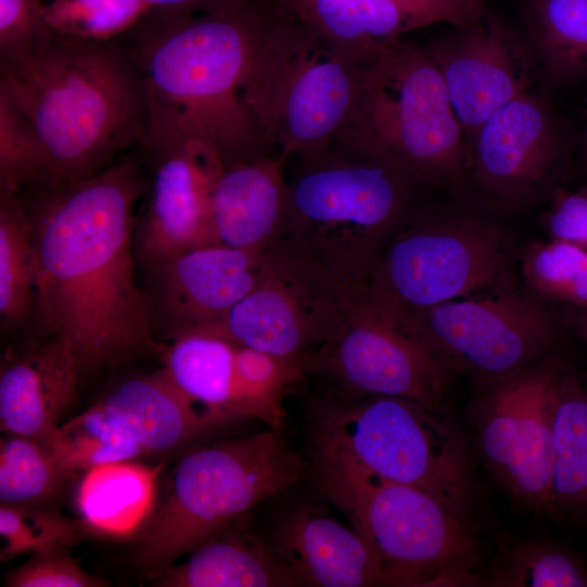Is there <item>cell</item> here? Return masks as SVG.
Listing matches in <instances>:
<instances>
[{"label":"cell","mask_w":587,"mask_h":587,"mask_svg":"<svg viewBox=\"0 0 587 587\" xmlns=\"http://www.w3.org/2000/svg\"><path fill=\"white\" fill-rule=\"evenodd\" d=\"M147 188L124 158L25 201L35 251V312L82 374L159 353L148 295L136 284L134 210Z\"/></svg>","instance_id":"obj_1"},{"label":"cell","mask_w":587,"mask_h":587,"mask_svg":"<svg viewBox=\"0 0 587 587\" xmlns=\"http://www.w3.org/2000/svg\"><path fill=\"white\" fill-rule=\"evenodd\" d=\"M0 93L29 121L46 159L42 188L92 176L140 143L148 125L142 77L126 47L46 30L1 62Z\"/></svg>","instance_id":"obj_2"},{"label":"cell","mask_w":587,"mask_h":587,"mask_svg":"<svg viewBox=\"0 0 587 587\" xmlns=\"http://www.w3.org/2000/svg\"><path fill=\"white\" fill-rule=\"evenodd\" d=\"M126 47L142 77L149 114L210 139L225 165L270 153L243 92L268 16L248 0L200 12H162Z\"/></svg>","instance_id":"obj_3"},{"label":"cell","mask_w":587,"mask_h":587,"mask_svg":"<svg viewBox=\"0 0 587 587\" xmlns=\"http://www.w3.org/2000/svg\"><path fill=\"white\" fill-rule=\"evenodd\" d=\"M296 160L279 240L358 296L394 235L415 213L426 185L345 133L321 152Z\"/></svg>","instance_id":"obj_4"},{"label":"cell","mask_w":587,"mask_h":587,"mask_svg":"<svg viewBox=\"0 0 587 587\" xmlns=\"http://www.w3.org/2000/svg\"><path fill=\"white\" fill-rule=\"evenodd\" d=\"M305 473L282 428L188 449L159 478L153 507L132 537L135 565L149 575L174 564Z\"/></svg>","instance_id":"obj_5"},{"label":"cell","mask_w":587,"mask_h":587,"mask_svg":"<svg viewBox=\"0 0 587 587\" xmlns=\"http://www.w3.org/2000/svg\"><path fill=\"white\" fill-rule=\"evenodd\" d=\"M305 453L347 459L422 489L469 522L475 491L471 458L442 405L324 389L308 408Z\"/></svg>","instance_id":"obj_6"},{"label":"cell","mask_w":587,"mask_h":587,"mask_svg":"<svg viewBox=\"0 0 587 587\" xmlns=\"http://www.w3.org/2000/svg\"><path fill=\"white\" fill-rule=\"evenodd\" d=\"M305 457V476L370 546L385 586H462L479 580V547L469 522L435 497L347 459Z\"/></svg>","instance_id":"obj_7"},{"label":"cell","mask_w":587,"mask_h":587,"mask_svg":"<svg viewBox=\"0 0 587 587\" xmlns=\"http://www.w3.org/2000/svg\"><path fill=\"white\" fill-rule=\"evenodd\" d=\"M268 17L243 99L268 151L305 158L327 148L355 110L362 65L287 11Z\"/></svg>","instance_id":"obj_8"},{"label":"cell","mask_w":587,"mask_h":587,"mask_svg":"<svg viewBox=\"0 0 587 587\" xmlns=\"http://www.w3.org/2000/svg\"><path fill=\"white\" fill-rule=\"evenodd\" d=\"M342 133L426 186L452 187L466 178L467 139L424 47L397 39L362 65L355 110Z\"/></svg>","instance_id":"obj_9"},{"label":"cell","mask_w":587,"mask_h":587,"mask_svg":"<svg viewBox=\"0 0 587 587\" xmlns=\"http://www.w3.org/2000/svg\"><path fill=\"white\" fill-rule=\"evenodd\" d=\"M509 240L464 211H420L394 235L365 291L405 311L466 297L502 276Z\"/></svg>","instance_id":"obj_10"},{"label":"cell","mask_w":587,"mask_h":587,"mask_svg":"<svg viewBox=\"0 0 587 587\" xmlns=\"http://www.w3.org/2000/svg\"><path fill=\"white\" fill-rule=\"evenodd\" d=\"M325 390L442 405L450 372L424 346L408 311L363 291L304 364Z\"/></svg>","instance_id":"obj_11"},{"label":"cell","mask_w":587,"mask_h":587,"mask_svg":"<svg viewBox=\"0 0 587 587\" xmlns=\"http://www.w3.org/2000/svg\"><path fill=\"white\" fill-rule=\"evenodd\" d=\"M416 335L449 371L496 376L557 351L562 316L534 294L504 289L408 311Z\"/></svg>","instance_id":"obj_12"},{"label":"cell","mask_w":587,"mask_h":587,"mask_svg":"<svg viewBox=\"0 0 587 587\" xmlns=\"http://www.w3.org/2000/svg\"><path fill=\"white\" fill-rule=\"evenodd\" d=\"M553 352L517 371L476 376L469 416L478 454L496 482L521 505L549 515L553 463Z\"/></svg>","instance_id":"obj_13"},{"label":"cell","mask_w":587,"mask_h":587,"mask_svg":"<svg viewBox=\"0 0 587 587\" xmlns=\"http://www.w3.org/2000/svg\"><path fill=\"white\" fill-rule=\"evenodd\" d=\"M140 145L152 175L134 252L137 264L150 272L179 252L218 243L211 199L226 165L210 139L166 116L149 114Z\"/></svg>","instance_id":"obj_14"},{"label":"cell","mask_w":587,"mask_h":587,"mask_svg":"<svg viewBox=\"0 0 587 587\" xmlns=\"http://www.w3.org/2000/svg\"><path fill=\"white\" fill-rule=\"evenodd\" d=\"M351 298L316 264L277 240L264 251L253 288L207 334L305 364L332 336Z\"/></svg>","instance_id":"obj_15"},{"label":"cell","mask_w":587,"mask_h":587,"mask_svg":"<svg viewBox=\"0 0 587 587\" xmlns=\"http://www.w3.org/2000/svg\"><path fill=\"white\" fill-rule=\"evenodd\" d=\"M572 126L533 90L515 98L467 140V172L488 198L511 207L547 198L574 168Z\"/></svg>","instance_id":"obj_16"},{"label":"cell","mask_w":587,"mask_h":587,"mask_svg":"<svg viewBox=\"0 0 587 587\" xmlns=\"http://www.w3.org/2000/svg\"><path fill=\"white\" fill-rule=\"evenodd\" d=\"M429 42L466 139L505 104L530 91L536 73L524 34L485 8L473 18Z\"/></svg>","instance_id":"obj_17"},{"label":"cell","mask_w":587,"mask_h":587,"mask_svg":"<svg viewBox=\"0 0 587 587\" xmlns=\"http://www.w3.org/2000/svg\"><path fill=\"white\" fill-rule=\"evenodd\" d=\"M264 251L213 243L167 259L148 272L152 320L162 322L171 340L209 333L253 288Z\"/></svg>","instance_id":"obj_18"},{"label":"cell","mask_w":587,"mask_h":587,"mask_svg":"<svg viewBox=\"0 0 587 587\" xmlns=\"http://www.w3.org/2000/svg\"><path fill=\"white\" fill-rule=\"evenodd\" d=\"M266 539L296 586H385L382 566L365 540L310 503L283 512Z\"/></svg>","instance_id":"obj_19"},{"label":"cell","mask_w":587,"mask_h":587,"mask_svg":"<svg viewBox=\"0 0 587 587\" xmlns=\"http://www.w3.org/2000/svg\"><path fill=\"white\" fill-rule=\"evenodd\" d=\"M286 10L363 65L387 43L437 23L459 25L484 5L430 0H284Z\"/></svg>","instance_id":"obj_20"},{"label":"cell","mask_w":587,"mask_h":587,"mask_svg":"<svg viewBox=\"0 0 587 587\" xmlns=\"http://www.w3.org/2000/svg\"><path fill=\"white\" fill-rule=\"evenodd\" d=\"M82 376L72 350L55 338L7 350L0 365L1 432L48 439L74 401Z\"/></svg>","instance_id":"obj_21"},{"label":"cell","mask_w":587,"mask_h":587,"mask_svg":"<svg viewBox=\"0 0 587 587\" xmlns=\"http://www.w3.org/2000/svg\"><path fill=\"white\" fill-rule=\"evenodd\" d=\"M285 158L265 153L225 166L211 199L218 243L264 251L280 239L287 215Z\"/></svg>","instance_id":"obj_22"},{"label":"cell","mask_w":587,"mask_h":587,"mask_svg":"<svg viewBox=\"0 0 587 587\" xmlns=\"http://www.w3.org/2000/svg\"><path fill=\"white\" fill-rule=\"evenodd\" d=\"M97 403L146 457L186 449L200 436L229 424L199 409L162 370L124 379Z\"/></svg>","instance_id":"obj_23"},{"label":"cell","mask_w":587,"mask_h":587,"mask_svg":"<svg viewBox=\"0 0 587 587\" xmlns=\"http://www.w3.org/2000/svg\"><path fill=\"white\" fill-rule=\"evenodd\" d=\"M157 587H288L294 579L248 513L172 564L147 575Z\"/></svg>","instance_id":"obj_24"},{"label":"cell","mask_w":587,"mask_h":587,"mask_svg":"<svg viewBox=\"0 0 587 587\" xmlns=\"http://www.w3.org/2000/svg\"><path fill=\"white\" fill-rule=\"evenodd\" d=\"M549 516L587 525V374L562 355L551 383Z\"/></svg>","instance_id":"obj_25"},{"label":"cell","mask_w":587,"mask_h":587,"mask_svg":"<svg viewBox=\"0 0 587 587\" xmlns=\"http://www.w3.org/2000/svg\"><path fill=\"white\" fill-rule=\"evenodd\" d=\"M163 467L125 461L86 471L75 500L80 520L93 535L132 538L153 507Z\"/></svg>","instance_id":"obj_26"},{"label":"cell","mask_w":587,"mask_h":587,"mask_svg":"<svg viewBox=\"0 0 587 587\" xmlns=\"http://www.w3.org/2000/svg\"><path fill=\"white\" fill-rule=\"evenodd\" d=\"M236 342L190 333L162 345V371L199 409L229 423L241 420L235 388Z\"/></svg>","instance_id":"obj_27"},{"label":"cell","mask_w":587,"mask_h":587,"mask_svg":"<svg viewBox=\"0 0 587 587\" xmlns=\"http://www.w3.org/2000/svg\"><path fill=\"white\" fill-rule=\"evenodd\" d=\"M524 23L546 84L562 88L587 79V0H527Z\"/></svg>","instance_id":"obj_28"},{"label":"cell","mask_w":587,"mask_h":587,"mask_svg":"<svg viewBox=\"0 0 587 587\" xmlns=\"http://www.w3.org/2000/svg\"><path fill=\"white\" fill-rule=\"evenodd\" d=\"M35 251L28 209L21 193L0 191V320L21 326L35 311Z\"/></svg>","instance_id":"obj_29"},{"label":"cell","mask_w":587,"mask_h":587,"mask_svg":"<svg viewBox=\"0 0 587 587\" xmlns=\"http://www.w3.org/2000/svg\"><path fill=\"white\" fill-rule=\"evenodd\" d=\"M76 475L40 440L4 435L0 441V504L57 509Z\"/></svg>","instance_id":"obj_30"},{"label":"cell","mask_w":587,"mask_h":587,"mask_svg":"<svg viewBox=\"0 0 587 587\" xmlns=\"http://www.w3.org/2000/svg\"><path fill=\"white\" fill-rule=\"evenodd\" d=\"M43 442L76 476L96 466L146 458L135 439L97 402L62 422Z\"/></svg>","instance_id":"obj_31"},{"label":"cell","mask_w":587,"mask_h":587,"mask_svg":"<svg viewBox=\"0 0 587 587\" xmlns=\"http://www.w3.org/2000/svg\"><path fill=\"white\" fill-rule=\"evenodd\" d=\"M307 376L304 361L236 344L235 388L241 419H258L282 428L284 397Z\"/></svg>","instance_id":"obj_32"},{"label":"cell","mask_w":587,"mask_h":587,"mask_svg":"<svg viewBox=\"0 0 587 587\" xmlns=\"http://www.w3.org/2000/svg\"><path fill=\"white\" fill-rule=\"evenodd\" d=\"M528 290L566 309H587V247L559 239L533 242L521 260Z\"/></svg>","instance_id":"obj_33"},{"label":"cell","mask_w":587,"mask_h":587,"mask_svg":"<svg viewBox=\"0 0 587 587\" xmlns=\"http://www.w3.org/2000/svg\"><path fill=\"white\" fill-rule=\"evenodd\" d=\"M153 10L141 0H41V21L53 35L86 41H115Z\"/></svg>","instance_id":"obj_34"},{"label":"cell","mask_w":587,"mask_h":587,"mask_svg":"<svg viewBox=\"0 0 587 587\" xmlns=\"http://www.w3.org/2000/svg\"><path fill=\"white\" fill-rule=\"evenodd\" d=\"M487 583L496 587H587V565L562 546L522 540L498 558Z\"/></svg>","instance_id":"obj_35"},{"label":"cell","mask_w":587,"mask_h":587,"mask_svg":"<svg viewBox=\"0 0 587 587\" xmlns=\"http://www.w3.org/2000/svg\"><path fill=\"white\" fill-rule=\"evenodd\" d=\"M93 533L57 509L0 504V559L7 562L55 547H73Z\"/></svg>","instance_id":"obj_36"},{"label":"cell","mask_w":587,"mask_h":587,"mask_svg":"<svg viewBox=\"0 0 587 587\" xmlns=\"http://www.w3.org/2000/svg\"><path fill=\"white\" fill-rule=\"evenodd\" d=\"M46 159L27 117L0 93V191L21 193L42 188Z\"/></svg>","instance_id":"obj_37"},{"label":"cell","mask_w":587,"mask_h":587,"mask_svg":"<svg viewBox=\"0 0 587 587\" xmlns=\"http://www.w3.org/2000/svg\"><path fill=\"white\" fill-rule=\"evenodd\" d=\"M70 546L30 554L4 576L7 587H103L108 582L85 571Z\"/></svg>","instance_id":"obj_38"},{"label":"cell","mask_w":587,"mask_h":587,"mask_svg":"<svg viewBox=\"0 0 587 587\" xmlns=\"http://www.w3.org/2000/svg\"><path fill=\"white\" fill-rule=\"evenodd\" d=\"M583 170L577 182L570 175L551 190L540 223L550 239L587 247V166Z\"/></svg>","instance_id":"obj_39"},{"label":"cell","mask_w":587,"mask_h":587,"mask_svg":"<svg viewBox=\"0 0 587 587\" xmlns=\"http://www.w3.org/2000/svg\"><path fill=\"white\" fill-rule=\"evenodd\" d=\"M41 0H0L1 62L26 54L46 33Z\"/></svg>","instance_id":"obj_40"},{"label":"cell","mask_w":587,"mask_h":587,"mask_svg":"<svg viewBox=\"0 0 587 587\" xmlns=\"http://www.w3.org/2000/svg\"><path fill=\"white\" fill-rule=\"evenodd\" d=\"M153 11L200 12L217 8L232 0H141Z\"/></svg>","instance_id":"obj_41"},{"label":"cell","mask_w":587,"mask_h":587,"mask_svg":"<svg viewBox=\"0 0 587 587\" xmlns=\"http://www.w3.org/2000/svg\"><path fill=\"white\" fill-rule=\"evenodd\" d=\"M566 315L562 316L565 326L573 328L587 342V309H566Z\"/></svg>","instance_id":"obj_42"},{"label":"cell","mask_w":587,"mask_h":587,"mask_svg":"<svg viewBox=\"0 0 587 587\" xmlns=\"http://www.w3.org/2000/svg\"><path fill=\"white\" fill-rule=\"evenodd\" d=\"M578 145L583 153V165L587 166V123L578 136Z\"/></svg>","instance_id":"obj_43"},{"label":"cell","mask_w":587,"mask_h":587,"mask_svg":"<svg viewBox=\"0 0 587 587\" xmlns=\"http://www.w3.org/2000/svg\"><path fill=\"white\" fill-rule=\"evenodd\" d=\"M440 3H450V4H473V5H483V0H430Z\"/></svg>","instance_id":"obj_44"}]
</instances>
